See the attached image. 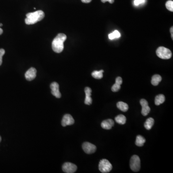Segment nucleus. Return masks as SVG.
Segmentation results:
<instances>
[{"instance_id":"obj_25","label":"nucleus","mask_w":173,"mask_h":173,"mask_svg":"<svg viewBox=\"0 0 173 173\" xmlns=\"http://www.w3.org/2000/svg\"><path fill=\"white\" fill-rule=\"evenodd\" d=\"M122 82H123V80H122V78L121 77H118L117 78H116V83H117L118 84L121 85L122 84Z\"/></svg>"},{"instance_id":"obj_15","label":"nucleus","mask_w":173,"mask_h":173,"mask_svg":"<svg viewBox=\"0 0 173 173\" xmlns=\"http://www.w3.org/2000/svg\"><path fill=\"white\" fill-rule=\"evenodd\" d=\"M154 123H155V120L153 119V118L150 117V118H148L145 122L144 127L146 129L150 130L153 126Z\"/></svg>"},{"instance_id":"obj_2","label":"nucleus","mask_w":173,"mask_h":173,"mask_svg":"<svg viewBox=\"0 0 173 173\" xmlns=\"http://www.w3.org/2000/svg\"><path fill=\"white\" fill-rule=\"evenodd\" d=\"M45 14L42 11H37L33 13H29L26 15L25 23L27 25H33L41 21L44 18Z\"/></svg>"},{"instance_id":"obj_30","label":"nucleus","mask_w":173,"mask_h":173,"mask_svg":"<svg viewBox=\"0 0 173 173\" xmlns=\"http://www.w3.org/2000/svg\"><path fill=\"white\" fill-rule=\"evenodd\" d=\"M170 33H171V37H172V39H173V27H172V28H170Z\"/></svg>"},{"instance_id":"obj_5","label":"nucleus","mask_w":173,"mask_h":173,"mask_svg":"<svg viewBox=\"0 0 173 173\" xmlns=\"http://www.w3.org/2000/svg\"><path fill=\"white\" fill-rule=\"evenodd\" d=\"M130 166L134 172H138L140 169V160L139 157L136 155L132 156L130 161Z\"/></svg>"},{"instance_id":"obj_18","label":"nucleus","mask_w":173,"mask_h":173,"mask_svg":"<svg viewBox=\"0 0 173 173\" xmlns=\"http://www.w3.org/2000/svg\"><path fill=\"white\" fill-rule=\"evenodd\" d=\"M115 121L118 124L124 125L126 123V117L125 116L123 115H118L115 118Z\"/></svg>"},{"instance_id":"obj_12","label":"nucleus","mask_w":173,"mask_h":173,"mask_svg":"<svg viewBox=\"0 0 173 173\" xmlns=\"http://www.w3.org/2000/svg\"><path fill=\"white\" fill-rule=\"evenodd\" d=\"M91 89L89 87H86L85 88V93L86 94V98L85 99V103L86 105H90L93 102V99L91 98Z\"/></svg>"},{"instance_id":"obj_7","label":"nucleus","mask_w":173,"mask_h":173,"mask_svg":"<svg viewBox=\"0 0 173 173\" xmlns=\"http://www.w3.org/2000/svg\"><path fill=\"white\" fill-rule=\"evenodd\" d=\"M82 149L85 153L87 154H92L96 151V146L88 142L84 143L82 145Z\"/></svg>"},{"instance_id":"obj_3","label":"nucleus","mask_w":173,"mask_h":173,"mask_svg":"<svg viewBox=\"0 0 173 173\" xmlns=\"http://www.w3.org/2000/svg\"><path fill=\"white\" fill-rule=\"evenodd\" d=\"M157 55L162 59H169L172 57L171 51L164 47H159L156 50Z\"/></svg>"},{"instance_id":"obj_4","label":"nucleus","mask_w":173,"mask_h":173,"mask_svg":"<svg viewBox=\"0 0 173 173\" xmlns=\"http://www.w3.org/2000/svg\"><path fill=\"white\" fill-rule=\"evenodd\" d=\"M112 168V165L107 159H102L100 161L99 169L102 173H109L111 171Z\"/></svg>"},{"instance_id":"obj_19","label":"nucleus","mask_w":173,"mask_h":173,"mask_svg":"<svg viewBox=\"0 0 173 173\" xmlns=\"http://www.w3.org/2000/svg\"><path fill=\"white\" fill-rule=\"evenodd\" d=\"M146 140L145 139L140 135H138L136 137V140L135 144L139 147H142L145 143Z\"/></svg>"},{"instance_id":"obj_23","label":"nucleus","mask_w":173,"mask_h":173,"mask_svg":"<svg viewBox=\"0 0 173 173\" xmlns=\"http://www.w3.org/2000/svg\"><path fill=\"white\" fill-rule=\"evenodd\" d=\"M5 54V50L3 49H0V66H1L2 63V56Z\"/></svg>"},{"instance_id":"obj_28","label":"nucleus","mask_w":173,"mask_h":173,"mask_svg":"<svg viewBox=\"0 0 173 173\" xmlns=\"http://www.w3.org/2000/svg\"><path fill=\"white\" fill-rule=\"evenodd\" d=\"M92 0H81V2L83 3H86V4H88L91 2Z\"/></svg>"},{"instance_id":"obj_6","label":"nucleus","mask_w":173,"mask_h":173,"mask_svg":"<svg viewBox=\"0 0 173 173\" xmlns=\"http://www.w3.org/2000/svg\"><path fill=\"white\" fill-rule=\"evenodd\" d=\"M62 169L65 173H74L77 171V166L74 164L67 162L64 164L62 166Z\"/></svg>"},{"instance_id":"obj_16","label":"nucleus","mask_w":173,"mask_h":173,"mask_svg":"<svg viewBox=\"0 0 173 173\" xmlns=\"http://www.w3.org/2000/svg\"><path fill=\"white\" fill-rule=\"evenodd\" d=\"M117 107L118 109L124 112L127 111L129 109L128 104L123 102H119L117 103Z\"/></svg>"},{"instance_id":"obj_31","label":"nucleus","mask_w":173,"mask_h":173,"mask_svg":"<svg viewBox=\"0 0 173 173\" xmlns=\"http://www.w3.org/2000/svg\"><path fill=\"white\" fill-rule=\"evenodd\" d=\"M3 33V30L0 28V35H1Z\"/></svg>"},{"instance_id":"obj_26","label":"nucleus","mask_w":173,"mask_h":173,"mask_svg":"<svg viewBox=\"0 0 173 173\" xmlns=\"http://www.w3.org/2000/svg\"><path fill=\"white\" fill-rule=\"evenodd\" d=\"M145 2V0H135L134 5H139L140 4H142Z\"/></svg>"},{"instance_id":"obj_17","label":"nucleus","mask_w":173,"mask_h":173,"mask_svg":"<svg viewBox=\"0 0 173 173\" xmlns=\"http://www.w3.org/2000/svg\"><path fill=\"white\" fill-rule=\"evenodd\" d=\"M165 101V97L163 94H159L155 98V104L159 105L164 103Z\"/></svg>"},{"instance_id":"obj_9","label":"nucleus","mask_w":173,"mask_h":173,"mask_svg":"<svg viewBox=\"0 0 173 173\" xmlns=\"http://www.w3.org/2000/svg\"><path fill=\"white\" fill-rule=\"evenodd\" d=\"M74 123L75 120L74 118H73L72 116L69 114H66L64 115L62 119V126H67L72 125L73 124H74Z\"/></svg>"},{"instance_id":"obj_29","label":"nucleus","mask_w":173,"mask_h":173,"mask_svg":"<svg viewBox=\"0 0 173 173\" xmlns=\"http://www.w3.org/2000/svg\"><path fill=\"white\" fill-rule=\"evenodd\" d=\"M109 38L110 39V40H113V39H115V38H114V36H113V33H111V34H109Z\"/></svg>"},{"instance_id":"obj_22","label":"nucleus","mask_w":173,"mask_h":173,"mask_svg":"<svg viewBox=\"0 0 173 173\" xmlns=\"http://www.w3.org/2000/svg\"><path fill=\"white\" fill-rule=\"evenodd\" d=\"M121 89V85L118 84L117 83H115V84L112 87V90L113 92H117Z\"/></svg>"},{"instance_id":"obj_24","label":"nucleus","mask_w":173,"mask_h":173,"mask_svg":"<svg viewBox=\"0 0 173 173\" xmlns=\"http://www.w3.org/2000/svg\"><path fill=\"white\" fill-rule=\"evenodd\" d=\"M113 36L115 38V39L116 38H119L120 37L121 34L119 33V32L117 31H115L113 32Z\"/></svg>"},{"instance_id":"obj_33","label":"nucleus","mask_w":173,"mask_h":173,"mask_svg":"<svg viewBox=\"0 0 173 173\" xmlns=\"http://www.w3.org/2000/svg\"><path fill=\"white\" fill-rule=\"evenodd\" d=\"M2 24H0V27H2Z\"/></svg>"},{"instance_id":"obj_1","label":"nucleus","mask_w":173,"mask_h":173,"mask_svg":"<svg viewBox=\"0 0 173 173\" xmlns=\"http://www.w3.org/2000/svg\"><path fill=\"white\" fill-rule=\"evenodd\" d=\"M67 39V36L63 33H59L56 36L52 42V49L54 52L60 53L63 51L64 43Z\"/></svg>"},{"instance_id":"obj_10","label":"nucleus","mask_w":173,"mask_h":173,"mask_svg":"<svg viewBox=\"0 0 173 173\" xmlns=\"http://www.w3.org/2000/svg\"><path fill=\"white\" fill-rule=\"evenodd\" d=\"M140 103L142 105V115L143 116H147L151 111V108L149 106L148 103L145 99H142L140 101Z\"/></svg>"},{"instance_id":"obj_32","label":"nucleus","mask_w":173,"mask_h":173,"mask_svg":"<svg viewBox=\"0 0 173 173\" xmlns=\"http://www.w3.org/2000/svg\"><path fill=\"white\" fill-rule=\"evenodd\" d=\"M1 140H2L1 137L0 136V142H1Z\"/></svg>"},{"instance_id":"obj_11","label":"nucleus","mask_w":173,"mask_h":173,"mask_svg":"<svg viewBox=\"0 0 173 173\" xmlns=\"http://www.w3.org/2000/svg\"><path fill=\"white\" fill-rule=\"evenodd\" d=\"M37 70L34 67L29 68L25 73V77L28 81H31L36 77Z\"/></svg>"},{"instance_id":"obj_8","label":"nucleus","mask_w":173,"mask_h":173,"mask_svg":"<svg viewBox=\"0 0 173 173\" xmlns=\"http://www.w3.org/2000/svg\"><path fill=\"white\" fill-rule=\"evenodd\" d=\"M50 88L52 90V93L57 98H60L61 94L59 91V85L57 82H54L51 84Z\"/></svg>"},{"instance_id":"obj_27","label":"nucleus","mask_w":173,"mask_h":173,"mask_svg":"<svg viewBox=\"0 0 173 173\" xmlns=\"http://www.w3.org/2000/svg\"><path fill=\"white\" fill-rule=\"evenodd\" d=\"M101 1L103 3H105L106 2H110V4H113L115 2V0H101Z\"/></svg>"},{"instance_id":"obj_14","label":"nucleus","mask_w":173,"mask_h":173,"mask_svg":"<svg viewBox=\"0 0 173 173\" xmlns=\"http://www.w3.org/2000/svg\"><path fill=\"white\" fill-rule=\"evenodd\" d=\"M161 76L159 75L156 74V75H153L152 76V80H151V83L152 84V85L156 86H157L159 84V83L161 81Z\"/></svg>"},{"instance_id":"obj_13","label":"nucleus","mask_w":173,"mask_h":173,"mask_svg":"<svg viewBox=\"0 0 173 173\" xmlns=\"http://www.w3.org/2000/svg\"><path fill=\"white\" fill-rule=\"evenodd\" d=\"M114 124H115L114 121L112 119H109L102 122V123H101V126L104 129L109 130L112 129L113 126H114Z\"/></svg>"},{"instance_id":"obj_21","label":"nucleus","mask_w":173,"mask_h":173,"mask_svg":"<svg viewBox=\"0 0 173 173\" xmlns=\"http://www.w3.org/2000/svg\"><path fill=\"white\" fill-rule=\"evenodd\" d=\"M165 6H166V8L168 10L170 11L171 12H173V1H171V0H169V1H168L167 2H166V4H165Z\"/></svg>"},{"instance_id":"obj_20","label":"nucleus","mask_w":173,"mask_h":173,"mask_svg":"<svg viewBox=\"0 0 173 173\" xmlns=\"http://www.w3.org/2000/svg\"><path fill=\"white\" fill-rule=\"evenodd\" d=\"M103 72L104 71L103 70H101L100 71H94L91 73V75L94 78L100 80L103 77Z\"/></svg>"}]
</instances>
